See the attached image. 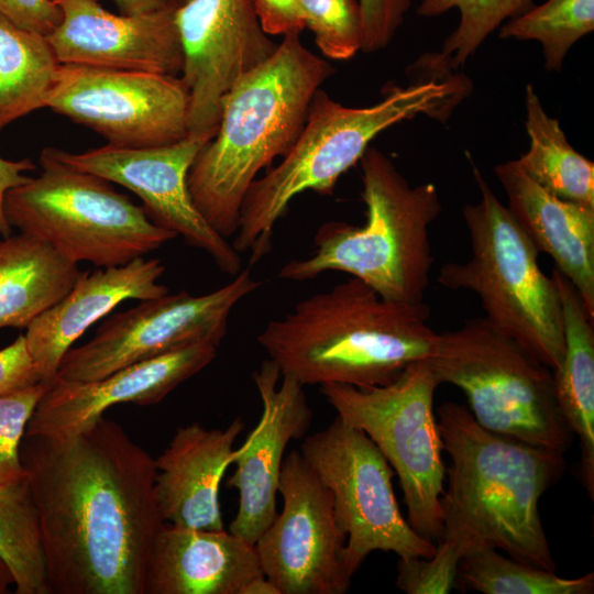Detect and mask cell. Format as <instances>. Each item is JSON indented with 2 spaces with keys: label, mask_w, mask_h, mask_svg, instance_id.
Returning <instances> with one entry per match:
<instances>
[{
  "label": "cell",
  "mask_w": 594,
  "mask_h": 594,
  "mask_svg": "<svg viewBox=\"0 0 594 594\" xmlns=\"http://www.w3.org/2000/svg\"><path fill=\"white\" fill-rule=\"evenodd\" d=\"M123 14H138L170 6H180L177 0H112Z\"/></svg>",
  "instance_id": "obj_40"
},
{
  "label": "cell",
  "mask_w": 594,
  "mask_h": 594,
  "mask_svg": "<svg viewBox=\"0 0 594 594\" xmlns=\"http://www.w3.org/2000/svg\"><path fill=\"white\" fill-rule=\"evenodd\" d=\"M439 385L429 359L411 363L382 386L320 385L337 416L364 431L381 450L399 479L408 524L435 544L443 537L440 496L446 477L433 411Z\"/></svg>",
  "instance_id": "obj_10"
},
{
  "label": "cell",
  "mask_w": 594,
  "mask_h": 594,
  "mask_svg": "<svg viewBox=\"0 0 594 594\" xmlns=\"http://www.w3.org/2000/svg\"><path fill=\"white\" fill-rule=\"evenodd\" d=\"M218 348L210 342L196 343L89 382L54 380L29 420L25 436L64 440L94 425L111 406L155 405L208 366Z\"/></svg>",
  "instance_id": "obj_19"
},
{
  "label": "cell",
  "mask_w": 594,
  "mask_h": 594,
  "mask_svg": "<svg viewBox=\"0 0 594 594\" xmlns=\"http://www.w3.org/2000/svg\"><path fill=\"white\" fill-rule=\"evenodd\" d=\"M594 30V0H547L499 26L502 38L535 40L544 67L560 72L570 48Z\"/></svg>",
  "instance_id": "obj_30"
},
{
  "label": "cell",
  "mask_w": 594,
  "mask_h": 594,
  "mask_svg": "<svg viewBox=\"0 0 594 594\" xmlns=\"http://www.w3.org/2000/svg\"><path fill=\"white\" fill-rule=\"evenodd\" d=\"M277 492L283 509L254 543L264 575L280 594L346 593L332 496L300 451L285 455Z\"/></svg>",
  "instance_id": "obj_14"
},
{
  "label": "cell",
  "mask_w": 594,
  "mask_h": 594,
  "mask_svg": "<svg viewBox=\"0 0 594 594\" xmlns=\"http://www.w3.org/2000/svg\"><path fill=\"white\" fill-rule=\"evenodd\" d=\"M364 53L385 48L394 38L411 4V0H359Z\"/></svg>",
  "instance_id": "obj_35"
},
{
  "label": "cell",
  "mask_w": 594,
  "mask_h": 594,
  "mask_svg": "<svg viewBox=\"0 0 594 594\" xmlns=\"http://www.w3.org/2000/svg\"><path fill=\"white\" fill-rule=\"evenodd\" d=\"M262 402L256 427L234 450L235 471L228 485L239 492L238 512L229 531L254 544L277 515L276 494L285 450L307 432L312 410L304 385L282 375L271 359L253 373Z\"/></svg>",
  "instance_id": "obj_17"
},
{
  "label": "cell",
  "mask_w": 594,
  "mask_h": 594,
  "mask_svg": "<svg viewBox=\"0 0 594 594\" xmlns=\"http://www.w3.org/2000/svg\"><path fill=\"white\" fill-rule=\"evenodd\" d=\"M33 169L35 165L29 158L11 161L0 156V234L3 238L11 235L12 232L3 209L6 195L10 189L26 183L31 177L24 173Z\"/></svg>",
  "instance_id": "obj_39"
},
{
  "label": "cell",
  "mask_w": 594,
  "mask_h": 594,
  "mask_svg": "<svg viewBox=\"0 0 594 594\" xmlns=\"http://www.w3.org/2000/svg\"><path fill=\"white\" fill-rule=\"evenodd\" d=\"M46 108L117 146H160L188 135V89L172 75L59 64Z\"/></svg>",
  "instance_id": "obj_13"
},
{
  "label": "cell",
  "mask_w": 594,
  "mask_h": 594,
  "mask_svg": "<svg viewBox=\"0 0 594 594\" xmlns=\"http://www.w3.org/2000/svg\"><path fill=\"white\" fill-rule=\"evenodd\" d=\"M240 594H280V592L265 575H260L250 580Z\"/></svg>",
  "instance_id": "obj_41"
},
{
  "label": "cell",
  "mask_w": 594,
  "mask_h": 594,
  "mask_svg": "<svg viewBox=\"0 0 594 594\" xmlns=\"http://www.w3.org/2000/svg\"><path fill=\"white\" fill-rule=\"evenodd\" d=\"M305 28L315 35L321 53L344 61L362 50L363 28L355 0H298Z\"/></svg>",
  "instance_id": "obj_32"
},
{
  "label": "cell",
  "mask_w": 594,
  "mask_h": 594,
  "mask_svg": "<svg viewBox=\"0 0 594 594\" xmlns=\"http://www.w3.org/2000/svg\"><path fill=\"white\" fill-rule=\"evenodd\" d=\"M179 1H180V4H184V3H186V2H188L190 0H179Z\"/></svg>",
  "instance_id": "obj_43"
},
{
  "label": "cell",
  "mask_w": 594,
  "mask_h": 594,
  "mask_svg": "<svg viewBox=\"0 0 594 594\" xmlns=\"http://www.w3.org/2000/svg\"><path fill=\"white\" fill-rule=\"evenodd\" d=\"M429 317L425 301L386 300L350 277L268 321L257 342L282 375L304 386L367 388L386 385L411 363L432 356L438 332Z\"/></svg>",
  "instance_id": "obj_3"
},
{
  "label": "cell",
  "mask_w": 594,
  "mask_h": 594,
  "mask_svg": "<svg viewBox=\"0 0 594 594\" xmlns=\"http://www.w3.org/2000/svg\"><path fill=\"white\" fill-rule=\"evenodd\" d=\"M43 381L29 352L24 334L0 350V396Z\"/></svg>",
  "instance_id": "obj_36"
},
{
  "label": "cell",
  "mask_w": 594,
  "mask_h": 594,
  "mask_svg": "<svg viewBox=\"0 0 594 594\" xmlns=\"http://www.w3.org/2000/svg\"><path fill=\"white\" fill-rule=\"evenodd\" d=\"M251 1L266 34L285 36L305 29L298 0Z\"/></svg>",
  "instance_id": "obj_38"
},
{
  "label": "cell",
  "mask_w": 594,
  "mask_h": 594,
  "mask_svg": "<svg viewBox=\"0 0 594 594\" xmlns=\"http://www.w3.org/2000/svg\"><path fill=\"white\" fill-rule=\"evenodd\" d=\"M260 575L255 547L244 539L164 522L151 548L144 594H240Z\"/></svg>",
  "instance_id": "obj_22"
},
{
  "label": "cell",
  "mask_w": 594,
  "mask_h": 594,
  "mask_svg": "<svg viewBox=\"0 0 594 594\" xmlns=\"http://www.w3.org/2000/svg\"><path fill=\"white\" fill-rule=\"evenodd\" d=\"M0 14L15 25L47 36L62 22L61 9L52 0H0Z\"/></svg>",
  "instance_id": "obj_37"
},
{
  "label": "cell",
  "mask_w": 594,
  "mask_h": 594,
  "mask_svg": "<svg viewBox=\"0 0 594 594\" xmlns=\"http://www.w3.org/2000/svg\"><path fill=\"white\" fill-rule=\"evenodd\" d=\"M51 594H144L164 520L154 458L114 420L64 440L24 436Z\"/></svg>",
  "instance_id": "obj_1"
},
{
  "label": "cell",
  "mask_w": 594,
  "mask_h": 594,
  "mask_svg": "<svg viewBox=\"0 0 594 594\" xmlns=\"http://www.w3.org/2000/svg\"><path fill=\"white\" fill-rule=\"evenodd\" d=\"M413 69L420 75L407 87H391L383 100L363 108L343 106L320 88L304 128L282 162L255 179L240 210L233 248L256 262L271 251L275 223L299 194L331 195L340 176L360 161L371 141L389 127L419 114L446 121L466 97L470 81L432 55Z\"/></svg>",
  "instance_id": "obj_4"
},
{
  "label": "cell",
  "mask_w": 594,
  "mask_h": 594,
  "mask_svg": "<svg viewBox=\"0 0 594 594\" xmlns=\"http://www.w3.org/2000/svg\"><path fill=\"white\" fill-rule=\"evenodd\" d=\"M188 89V134L212 139L224 97L276 50L251 0H190L175 12Z\"/></svg>",
  "instance_id": "obj_16"
},
{
  "label": "cell",
  "mask_w": 594,
  "mask_h": 594,
  "mask_svg": "<svg viewBox=\"0 0 594 594\" xmlns=\"http://www.w3.org/2000/svg\"><path fill=\"white\" fill-rule=\"evenodd\" d=\"M80 274L77 263L33 237L20 233L0 240V329H26Z\"/></svg>",
  "instance_id": "obj_25"
},
{
  "label": "cell",
  "mask_w": 594,
  "mask_h": 594,
  "mask_svg": "<svg viewBox=\"0 0 594 594\" xmlns=\"http://www.w3.org/2000/svg\"><path fill=\"white\" fill-rule=\"evenodd\" d=\"M40 163L37 177L7 193L4 215L11 228L66 260L98 267L123 265L177 237L156 226L110 182L61 162L47 147Z\"/></svg>",
  "instance_id": "obj_8"
},
{
  "label": "cell",
  "mask_w": 594,
  "mask_h": 594,
  "mask_svg": "<svg viewBox=\"0 0 594 594\" xmlns=\"http://www.w3.org/2000/svg\"><path fill=\"white\" fill-rule=\"evenodd\" d=\"M494 172L519 227L539 253L553 260L594 319V209L549 193L516 160L498 164Z\"/></svg>",
  "instance_id": "obj_23"
},
{
  "label": "cell",
  "mask_w": 594,
  "mask_h": 594,
  "mask_svg": "<svg viewBox=\"0 0 594 594\" xmlns=\"http://www.w3.org/2000/svg\"><path fill=\"white\" fill-rule=\"evenodd\" d=\"M0 559L15 594H51L37 508L26 475L0 484Z\"/></svg>",
  "instance_id": "obj_28"
},
{
  "label": "cell",
  "mask_w": 594,
  "mask_h": 594,
  "mask_svg": "<svg viewBox=\"0 0 594 594\" xmlns=\"http://www.w3.org/2000/svg\"><path fill=\"white\" fill-rule=\"evenodd\" d=\"M58 65L46 36L0 14V132L46 108Z\"/></svg>",
  "instance_id": "obj_27"
},
{
  "label": "cell",
  "mask_w": 594,
  "mask_h": 594,
  "mask_svg": "<svg viewBox=\"0 0 594 594\" xmlns=\"http://www.w3.org/2000/svg\"><path fill=\"white\" fill-rule=\"evenodd\" d=\"M332 73L304 46L300 33H290L224 97L217 132L187 177L195 207L223 238L238 231L249 187L293 147L316 91Z\"/></svg>",
  "instance_id": "obj_5"
},
{
  "label": "cell",
  "mask_w": 594,
  "mask_h": 594,
  "mask_svg": "<svg viewBox=\"0 0 594 594\" xmlns=\"http://www.w3.org/2000/svg\"><path fill=\"white\" fill-rule=\"evenodd\" d=\"M261 284L248 267L224 286L204 295L182 290L141 300L138 306L111 316L88 342L70 348L55 380L95 381L196 343L219 346L232 310Z\"/></svg>",
  "instance_id": "obj_12"
},
{
  "label": "cell",
  "mask_w": 594,
  "mask_h": 594,
  "mask_svg": "<svg viewBox=\"0 0 594 594\" xmlns=\"http://www.w3.org/2000/svg\"><path fill=\"white\" fill-rule=\"evenodd\" d=\"M458 583L483 594H592L594 573L564 579L487 548L460 560Z\"/></svg>",
  "instance_id": "obj_29"
},
{
  "label": "cell",
  "mask_w": 594,
  "mask_h": 594,
  "mask_svg": "<svg viewBox=\"0 0 594 594\" xmlns=\"http://www.w3.org/2000/svg\"><path fill=\"white\" fill-rule=\"evenodd\" d=\"M164 272L160 258L142 256L123 265L81 273L57 302L26 327V345L42 380L51 384L74 342L120 302L169 293L158 283Z\"/></svg>",
  "instance_id": "obj_20"
},
{
  "label": "cell",
  "mask_w": 594,
  "mask_h": 594,
  "mask_svg": "<svg viewBox=\"0 0 594 594\" xmlns=\"http://www.w3.org/2000/svg\"><path fill=\"white\" fill-rule=\"evenodd\" d=\"M480 191L462 215L471 240V257L444 264L437 282L452 290L477 295L485 319L554 371L564 353L560 295L539 266V252L507 206L491 189L470 153Z\"/></svg>",
  "instance_id": "obj_7"
},
{
  "label": "cell",
  "mask_w": 594,
  "mask_h": 594,
  "mask_svg": "<svg viewBox=\"0 0 594 594\" xmlns=\"http://www.w3.org/2000/svg\"><path fill=\"white\" fill-rule=\"evenodd\" d=\"M429 361L440 384L463 391L485 429L562 452L570 447L574 435L558 407L552 370L485 318L438 333Z\"/></svg>",
  "instance_id": "obj_9"
},
{
  "label": "cell",
  "mask_w": 594,
  "mask_h": 594,
  "mask_svg": "<svg viewBox=\"0 0 594 594\" xmlns=\"http://www.w3.org/2000/svg\"><path fill=\"white\" fill-rule=\"evenodd\" d=\"M244 428L235 418L224 429H206L198 422L176 430L154 459L155 495L164 522L195 529H224L219 488L232 464L233 444Z\"/></svg>",
  "instance_id": "obj_21"
},
{
  "label": "cell",
  "mask_w": 594,
  "mask_h": 594,
  "mask_svg": "<svg viewBox=\"0 0 594 594\" xmlns=\"http://www.w3.org/2000/svg\"><path fill=\"white\" fill-rule=\"evenodd\" d=\"M300 453L332 496L349 576L373 551L394 552L402 559L435 553L437 544L418 535L402 515L393 490L394 470L364 431L337 416L326 429L305 438Z\"/></svg>",
  "instance_id": "obj_11"
},
{
  "label": "cell",
  "mask_w": 594,
  "mask_h": 594,
  "mask_svg": "<svg viewBox=\"0 0 594 594\" xmlns=\"http://www.w3.org/2000/svg\"><path fill=\"white\" fill-rule=\"evenodd\" d=\"M525 108L530 145L516 160L518 165L554 196L594 209V163L572 147L530 84L526 86Z\"/></svg>",
  "instance_id": "obj_26"
},
{
  "label": "cell",
  "mask_w": 594,
  "mask_h": 594,
  "mask_svg": "<svg viewBox=\"0 0 594 594\" xmlns=\"http://www.w3.org/2000/svg\"><path fill=\"white\" fill-rule=\"evenodd\" d=\"M437 422L451 459L440 496L441 541L462 558L492 548L556 572L539 501L563 474L564 452L494 433L454 402L438 408Z\"/></svg>",
  "instance_id": "obj_2"
},
{
  "label": "cell",
  "mask_w": 594,
  "mask_h": 594,
  "mask_svg": "<svg viewBox=\"0 0 594 594\" xmlns=\"http://www.w3.org/2000/svg\"><path fill=\"white\" fill-rule=\"evenodd\" d=\"M460 552L446 541L424 558H399L396 586L407 594H447L455 586Z\"/></svg>",
  "instance_id": "obj_34"
},
{
  "label": "cell",
  "mask_w": 594,
  "mask_h": 594,
  "mask_svg": "<svg viewBox=\"0 0 594 594\" xmlns=\"http://www.w3.org/2000/svg\"><path fill=\"white\" fill-rule=\"evenodd\" d=\"M41 381L0 396V484L23 479L20 448L40 399L50 387Z\"/></svg>",
  "instance_id": "obj_33"
},
{
  "label": "cell",
  "mask_w": 594,
  "mask_h": 594,
  "mask_svg": "<svg viewBox=\"0 0 594 594\" xmlns=\"http://www.w3.org/2000/svg\"><path fill=\"white\" fill-rule=\"evenodd\" d=\"M366 220L329 221L315 233V252L285 263L278 276L306 282L326 272L355 277L382 298L424 302L433 256L429 226L442 210L436 186H411L392 160L369 146L359 161Z\"/></svg>",
  "instance_id": "obj_6"
},
{
  "label": "cell",
  "mask_w": 594,
  "mask_h": 594,
  "mask_svg": "<svg viewBox=\"0 0 594 594\" xmlns=\"http://www.w3.org/2000/svg\"><path fill=\"white\" fill-rule=\"evenodd\" d=\"M210 140L188 134L160 146L107 144L82 153L47 148L61 162L134 193L156 226L183 237L188 245L206 252L221 272L234 276L242 266L240 253L197 210L187 185L195 158Z\"/></svg>",
  "instance_id": "obj_15"
},
{
  "label": "cell",
  "mask_w": 594,
  "mask_h": 594,
  "mask_svg": "<svg viewBox=\"0 0 594 594\" xmlns=\"http://www.w3.org/2000/svg\"><path fill=\"white\" fill-rule=\"evenodd\" d=\"M11 585H13V578L0 559V594L8 593Z\"/></svg>",
  "instance_id": "obj_42"
},
{
  "label": "cell",
  "mask_w": 594,
  "mask_h": 594,
  "mask_svg": "<svg viewBox=\"0 0 594 594\" xmlns=\"http://www.w3.org/2000/svg\"><path fill=\"white\" fill-rule=\"evenodd\" d=\"M532 6V0H421L417 14L431 18L454 8L459 10L460 22L439 53L454 70L506 20L520 15Z\"/></svg>",
  "instance_id": "obj_31"
},
{
  "label": "cell",
  "mask_w": 594,
  "mask_h": 594,
  "mask_svg": "<svg viewBox=\"0 0 594 594\" xmlns=\"http://www.w3.org/2000/svg\"><path fill=\"white\" fill-rule=\"evenodd\" d=\"M52 1L63 19L46 40L59 64L182 73L183 50L175 23L179 6L117 15L97 0Z\"/></svg>",
  "instance_id": "obj_18"
},
{
  "label": "cell",
  "mask_w": 594,
  "mask_h": 594,
  "mask_svg": "<svg viewBox=\"0 0 594 594\" xmlns=\"http://www.w3.org/2000/svg\"><path fill=\"white\" fill-rule=\"evenodd\" d=\"M553 278L561 300L564 353L552 371L558 407L572 433L579 438V475L594 497V329L579 293L556 267Z\"/></svg>",
  "instance_id": "obj_24"
}]
</instances>
